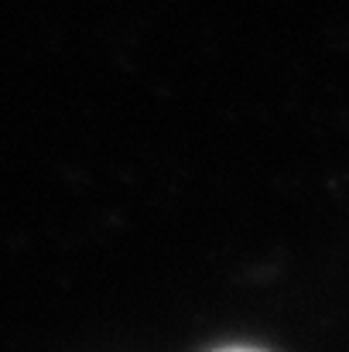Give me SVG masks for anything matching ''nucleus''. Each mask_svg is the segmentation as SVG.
Segmentation results:
<instances>
[{
  "label": "nucleus",
  "mask_w": 349,
  "mask_h": 352,
  "mask_svg": "<svg viewBox=\"0 0 349 352\" xmlns=\"http://www.w3.org/2000/svg\"><path fill=\"white\" fill-rule=\"evenodd\" d=\"M213 352H264V349H253V346H223V349H213Z\"/></svg>",
  "instance_id": "obj_1"
}]
</instances>
